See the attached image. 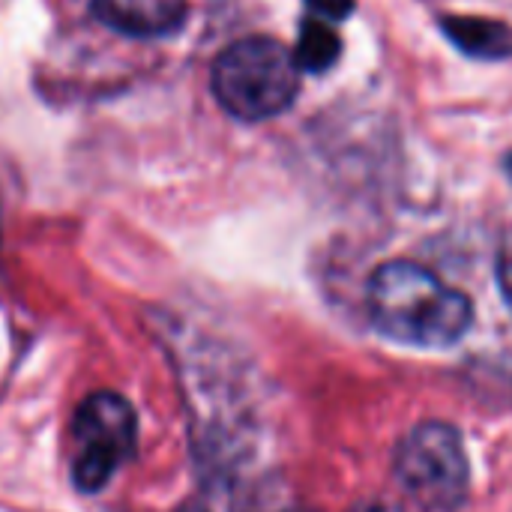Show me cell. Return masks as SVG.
Here are the masks:
<instances>
[{
	"instance_id": "obj_1",
	"label": "cell",
	"mask_w": 512,
	"mask_h": 512,
	"mask_svg": "<svg viewBox=\"0 0 512 512\" xmlns=\"http://www.w3.org/2000/svg\"><path fill=\"white\" fill-rule=\"evenodd\" d=\"M369 318L393 342L447 348L471 330L474 306L432 270L414 261H387L369 279Z\"/></svg>"
},
{
	"instance_id": "obj_2",
	"label": "cell",
	"mask_w": 512,
	"mask_h": 512,
	"mask_svg": "<svg viewBox=\"0 0 512 512\" xmlns=\"http://www.w3.org/2000/svg\"><path fill=\"white\" fill-rule=\"evenodd\" d=\"M210 87L222 111L261 123L288 111L300 93V66L273 36H243L213 60Z\"/></svg>"
},
{
	"instance_id": "obj_3",
	"label": "cell",
	"mask_w": 512,
	"mask_h": 512,
	"mask_svg": "<svg viewBox=\"0 0 512 512\" xmlns=\"http://www.w3.org/2000/svg\"><path fill=\"white\" fill-rule=\"evenodd\" d=\"M138 441V420L132 405L111 390L90 393L72 417L69 465L72 483L81 492H102L111 477L132 459Z\"/></svg>"
},
{
	"instance_id": "obj_4",
	"label": "cell",
	"mask_w": 512,
	"mask_h": 512,
	"mask_svg": "<svg viewBox=\"0 0 512 512\" xmlns=\"http://www.w3.org/2000/svg\"><path fill=\"white\" fill-rule=\"evenodd\" d=\"M396 480L432 512H456L468 498V456L462 435L447 423H420L396 447Z\"/></svg>"
},
{
	"instance_id": "obj_5",
	"label": "cell",
	"mask_w": 512,
	"mask_h": 512,
	"mask_svg": "<svg viewBox=\"0 0 512 512\" xmlns=\"http://www.w3.org/2000/svg\"><path fill=\"white\" fill-rule=\"evenodd\" d=\"M93 15L129 39H162L186 24V0H93Z\"/></svg>"
},
{
	"instance_id": "obj_6",
	"label": "cell",
	"mask_w": 512,
	"mask_h": 512,
	"mask_svg": "<svg viewBox=\"0 0 512 512\" xmlns=\"http://www.w3.org/2000/svg\"><path fill=\"white\" fill-rule=\"evenodd\" d=\"M441 30L468 57H477V60H507V57H512V27L501 18L444 15Z\"/></svg>"
},
{
	"instance_id": "obj_7",
	"label": "cell",
	"mask_w": 512,
	"mask_h": 512,
	"mask_svg": "<svg viewBox=\"0 0 512 512\" xmlns=\"http://www.w3.org/2000/svg\"><path fill=\"white\" fill-rule=\"evenodd\" d=\"M342 57V39L324 18H306L300 24V39L294 48V60L300 72H327L339 63Z\"/></svg>"
},
{
	"instance_id": "obj_8",
	"label": "cell",
	"mask_w": 512,
	"mask_h": 512,
	"mask_svg": "<svg viewBox=\"0 0 512 512\" xmlns=\"http://www.w3.org/2000/svg\"><path fill=\"white\" fill-rule=\"evenodd\" d=\"M306 6L324 21H345L354 12V0H306Z\"/></svg>"
},
{
	"instance_id": "obj_9",
	"label": "cell",
	"mask_w": 512,
	"mask_h": 512,
	"mask_svg": "<svg viewBox=\"0 0 512 512\" xmlns=\"http://www.w3.org/2000/svg\"><path fill=\"white\" fill-rule=\"evenodd\" d=\"M498 285H501V294H504L507 306L512 309V255H504L501 264H498Z\"/></svg>"
},
{
	"instance_id": "obj_10",
	"label": "cell",
	"mask_w": 512,
	"mask_h": 512,
	"mask_svg": "<svg viewBox=\"0 0 512 512\" xmlns=\"http://www.w3.org/2000/svg\"><path fill=\"white\" fill-rule=\"evenodd\" d=\"M348 512H405V510H399V507H393V504L369 501V504H357V507H351Z\"/></svg>"
},
{
	"instance_id": "obj_11",
	"label": "cell",
	"mask_w": 512,
	"mask_h": 512,
	"mask_svg": "<svg viewBox=\"0 0 512 512\" xmlns=\"http://www.w3.org/2000/svg\"><path fill=\"white\" fill-rule=\"evenodd\" d=\"M504 171H507V177L512 180V153H507V159H504Z\"/></svg>"
},
{
	"instance_id": "obj_12",
	"label": "cell",
	"mask_w": 512,
	"mask_h": 512,
	"mask_svg": "<svg viewBox=\"0 0 512 512\" xmlns=\"http://www.w3.org/2000/svg\"><path fill=\"white\" fill-rule=\"evenodd\" d=\"M186 512H204V510H186Z\"/></svg>"
},
{
	"instance_id": "obj_13",
	"label": "cell",
	"mask_w": 512,
	"mask_h": 512,
	"mask_svg": "<svg viewBox=\"0 0 512 512\" xmlns=\"http://www.w3.org/2000/svg\"><path fill=\"white\" fill-rule=\"evenodd\" d=\"M294 512H297V510H294Z\"/></svg>"
}]
</instances>
